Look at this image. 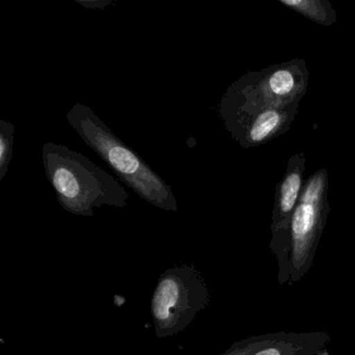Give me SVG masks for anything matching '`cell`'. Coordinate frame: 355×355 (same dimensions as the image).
Instances as JSON below:
<instances>
[{
  "instance_id": "obj_2",
  "label": "cell",
  "mask_w": 355,
  "mask_h": 355,
  "mask_svg": "<svg viewBox=\"0 0 355 355\" xmlns=\"http://www.w3.org/2000/svg\"><path fill=\"white\" fill-rule=\"evenodd\" d=\"M70 125L141 198L165 211H178L170 187L140 157L111 132L90 107L74 105L67 114Z\"/></svg>"
},
{
  "instance_id": "obj_5",
  "label": "cell",
  "mask_w": 355,
  "mask_h": 355,
  "mask_svg": "<svg viewBox=\"0 0 355 355\" xmlns=\"http://www.w3.org/2000/svg\"><path fill=\"white\" fill-rule=\"evenodd\" d=\"M209 293L200 277L190 270L166 273L153 298V315L157 332L171 334L186 327L207 304Z\"/></svg>"
},
{
  "instance_id": "obj_10",
  "label": "cell",
  "mask_w": 355,
  "mask_h": 355,
  "mask_svg": "<svg viewBox=\"0 0 355 355\" xmlns=\"http://www.w3.org/2000/svg\"><path fill=\"white\" fill-rule=\"evenodd\" d=\"M14 132L15 128L10 122H0V180H3L9 171L12 155H13Z\"/></svg>"
},
{
  "instance_id": "obj_11",
  "label": "cell",
  "mask_w": 355,
  "mask_h": 355,
  "mask_svg": "<svg viewBox=\"0 0 355 355\" xmlns=\"http://www.w3.org/2000/svg\"><path fill=\"white\" fill-rule=\"evenodd\" d=\"M78 3H80L82 6H85V7L91 8L93 7L94 9H99V8H105L107 6H109L111 3V1H80L78 0Z\"/></svg>"
},
{
  "instance_id": "obj_7",
  "label": "cell",
  "mask_w": 355,
  "mask_h": 355,
  "mask_svg": "<svg viewBox=\"0 0 355 355\" xmlns=\"http://www.w3.org/2000/svg\"><path fill=\"white\" fill-rule=\"evenodd\" d=\"M305 161L303 153L292 155L276 184L269 246L277 261V279L282 286L290 282L291 225L304 184Z\"/></svg>"
},
{
  "instance_id": "obj_6",
  "label": "cell",
  "mask_w": 355,
  "mask_h": 355,
  "mask_svg": "<svg viewBox=\"0 0 355 355\" xmlns=\"http://www.w3.org/2000/svg\"><path fill=\"white\" fill-rule=\"evenodd\" d=\"M298 110L299 103L284 109H259L223 95L219 113L232 139L243 148L249 149L286 134Z\"/></svg>"
},
{
  "instance_id": "obj_3",
  "label": "cell",
  "mask_w": 355,
  "mask_h": 355,
  "mask_svg": "<svg viewBox=\"0 0 355 355\" xmlns=\"http://www.w3.org/2000/svg\"><path fill=\"white\" fill-rule=\"evenodd\" d=\"M329 174L320 169L301 190L291 225L290 282H297L311 269L330 213Z\"/></svg>"
},
{
  "instance_id": "obj_8",
  "label": "cell",
  "mask_w": 355,
  "mask_h": 355,
  "mask_svg": "<svg viewBox=\"0 0 355 355\" xmlns=\"http://www.w3.org/2000/svg\"><path fill=\"white\" fill-rule=\"evenodd\" d=\"M329 340L323 331L272 332L244 338L222 355H317Z\"/></svg>"
},
{
  "instance_id": "obj_4",
  "label": "cell",
  "mask_w": 355,
  "mask_h": 355,
  "mask_svg": "<svg viewBox=\"0 0 355 355\" xmlns=\"http://www.w3.org/2000/svg\"><path fill=\"white\" fill-rule=\"evenodd\" d=\"M309 73L303 59H293L248 72L224 96L259 109H284L300 103L306 93Z\"/></svg>"
},
{
  "instance_id": "obj_1",
  "label": "cell",
  "mask_w": 355,
  "mask_h": 355,
  "mask_svg": "<svg viewBox=\"0 0 355 355\" xmlns=\"http://www.w3.org/2000/svg\"><path fill=\"white\" fill-rule=\"evenodd\" d=\"M47 178L66 211L92 216L93 209L125 207L128 194L115 178L94 162L64 145L46 143L42 149Z\"/></svg>"
},
{
  "instance_id": "obj_9",
  "label": "cell",
  "mask_w": 355,
  "mask_h": 355,
  "mask_svg": "<svg viewBox=\"0 0 355 355\" xmlns=\"http://www.w3.org/2000/svg\"><path fill=\"white\" fill-rule=\"evenodd\" d=\"M278 3L319 26L328 28L338 21L336 10L328 0H278Z\"/></svg>"
}]
</instances>
